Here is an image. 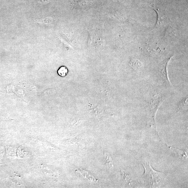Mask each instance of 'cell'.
<instances>
[{"instance_id":"1","label":"cell","mask_w":188,"mask_h":188,"mask_svg":"<svg viewBox=\"0 0 188 188\" xmlns=\"http://www.w3.org/2000/svg\"><path fill=\"white\" fill-rule=\"evenodd\" d=\"M143 165L145 169L144 178L149 183L150 186L158 185L165 178L164 173L154 170L147 161L143 163Z\"/></svg>"},{"instance_id":"2","label":"cell","mask_w":188,"mask_h":188,"mask_svg":"<svg viewBox=\"0 0 188 188\" xmlns=\"http://www.w3.org/2000/svg\"><path fill=\"white\" fill-rule=\"evenodd\" d=\"M68 70L67 68L64 66L61 67L57 71L58 75L61 77H64L66 76L68 73Z\"/></svg>"},{"instance_id":"3","label":"cell","mask_w":188,"mask_h":188,"mask_svg":"<svg viewBox=\"0 0 188 188\" xmlns=\"http://www.w3.org/2000/svg\"><path fill=\"white\" fill-rule=\"evenodd\" d=\"M104 156L105 158H106V164H108L109 168L111 169H114L113 163H112V160H111V157L110 156L109 154L105 152Z\"/></svg>"},{"instance_id":"4","label":"cell","mask_w":188,"mask_h":188,"mask_svg":"<svg viewBox=\"0 0 188 188\" xmlns=\"http://www.w3.org/2000/svg\"><path fill=\"white\" fill-rule=\"evenodd\" d=\"M168 61H166V62H165V63H164V65H163L162 67V72L163 74H164V76H165V77H166V79L167 80H168V81H169V80H168V79L167 75V64H168Z\"/></svg>"}]
</instances>
